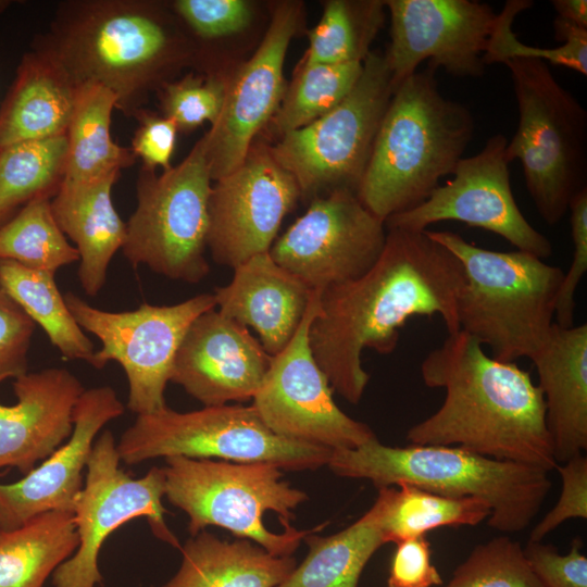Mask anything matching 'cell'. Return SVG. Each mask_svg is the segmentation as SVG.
Here are the masks:
<instances>
[{
    "label": "cell",
    "instance_id": "603a6c76",
    "mask_svg": "<svg viewBox=\"0 0 587 587\" xmlns=\"http://www.w3.org/2000/svg\"><path fill=\"white\" fill-rule=\"evenodd\" d=\"M312 291L279 266L268 251L236 266L230 283L216 287L213 295L217 310L241 325L252 327L265 351L273 357L296 334Z\"/></svg>",
    "mask_w": 587,
    "mask_h": 587
},
{
    "label": "cell",
    "instance_id": "4316f807",
    "mask_svg": "<svg viewBox=\"0 0 587 587\" xmlns=\"http://www.w3.org/2000/svg\"><path fill=\"white\" fill-rule=\"evenodd\" d=\"M180 550V567L162 587H276L297 566L291 555H272L248 539L223 541L207 530Z\"/></svg>",
    "mask_w": 587,
    "mask_h": 587
},
{
    "label": "cell",
    "instance_id": "836d02e7",
    "mask_svg": "<svg viewBox=\"0 0 587 587\" xmlns=\"http://www.w3.org/2000/svg\"><path fill=\"white\" fill-rule=\"evenodd\" d=\"M384 1L326 2L317 25L309 33L305 64L364 61L385 20Z\"/></svg>",
    "mask_w": 587,
    "mask_h": 587
},
{
    "label": "cell",
    "instance_id": "ffe728a7",
    "mask_svg": "<svg viewBox=\"0 0 587 587\" xmlns=\"http://www.w3.org/2000/svg\"><path fill=\"white\" fill-rule=\"evenodd\" d=\"M215 309L189 326L170 380L204 407L253 399L272 358L246 326Z\"/></svg>",
    "mask_w": 587,
    "mask_h": 587
},
{
    "label": "cell",
    "instance_id": "bcb514c9",
    "mask_svg": "<svg viewBox=\"0 0 587 587\" xmlns=\"http://www.w3.org/2000/svg\"><path fill=\"white\" fill-rule=\"evenodd\" d=\"M135 116L139 126L132 141V151L136 158L141 159L143 168L154 171L162 167L171 168L177 126L168 117L139 110Z\"/></svg>",
    "mask_w": 587,
    "mask_h": 587
},
{
    "label": "cell",
    "instance_id": "4dcf8cb0",
    "mask_svg": "<svg viewBox=\"0 0 587 587\" xmlns=\"http://www.w3.org/2000/svg\"><path fill=\"white\" fill-rule=\"evenodd\" d=\"M378 488L380 528L385 544L425 535L446 526H475L490 515L489 505L475 497H450L412 485Z\"/></svg>",
    "mask_w": 587,
    "mask_h": 587
},
{
    "label": "cell",
    "instance_id": "7c38bea8",
    "mask_svg": "<svg viewBox=\"0 0 587 587\" xmlns=\"http://www.w3.org/2000/svg\"><path fill=\"white\" fill-rule=\"evenodd\" d=\"M64 300L82 329L101 341L88 364L101 370L115 361L123 367L129 386L126 407L137 415L167 407L164 391L182 340L198 316L216 308L213 294L123 312L95 308L71 291Z\"/></svg>",
    "mask_w": 587,
    "mask_h": 587
},
{
    "label": "cell",
    "instance_id": "cb8c5ba5",
    "mask_svg": "<svg viewBox=\"0 0 587 587\" xmlns=\"http://www.w3.org/2000/svg\"><path fill=\"white\" fill-rule=\"evenodd\" d=\"M546 405V423L557 463L587 449V325L553 324L530 359Z\"/></svg>",
    "mask_w": 587,
    "mask_h": 587
},
{
    "label": "cell",
    "instance_id": "ba28073f",
    "mask_svg": "<svg viewBox=\"0 0 587 587\" xmlns=\"http://www.w3.org/2000/svg\"><path fill=\"white\" fill-rule=\"evenodd\" d=\"M519 109L517 129L508 141L509 163L520 160L526 188L537 212L558 224L572 198L586 188L587 112L536 59L504 63Z\"/></svg>",
    "mask_w": 587,
    "mask_h": 587
},
{
    "label": "cell",
    "instance_id": "7dc6e473",
    "mask_svg": "<svg viewBox=\"0 0 587 587\" xmlns=\"http://www.w3.org/2000/svg\"><path fill=\"white\" fill-rule=\"evenodd\" d=\"M559 18L587 28V1L586 0H553L551 1Z\"/></svg>",
    "mask_w": 587,
    "mask_h": 587
},
{
    "label": "cell",
    "instance_id": "f35d334b",
    "mask_svg": "<svg viewBox=\"0 0 587 587\" xmlns=\"http://www.w3.org/2000/svg\"><path fill=\"white\" fill-rule=\"evenodd\" d=\"M228 79L189 74L164 85L162 108L177 129L191 130L209 122L213 125L221 115Z\"/></svg>",
    "mask_w": 587,
    "mask_h": 587
},
{
    "label": "cell",
    "instance_id": "5b68a950",
    "mask_svg": "<svg viewBox=\"0 0 587 587\" xmlns=\"http://www.w3.org/2000/svg\"><path fill=\"white\" fill-rule=\"evenodd\" d=\"M426 233L461 263L460 330L488 346L499 361L532 359L554 324L564 272L526 251L485 249L448 230Z\"/></svg>",
    "mask_w": 587,
    "mask_h": 587
},
{
    "label": "cell",
    "instance_id": "ac0fdd59",
    "mask_svg": "<svg viewBox=\"0 0 587 587\" xmlns=\"http://www.w3.org/2000/svg\"><path fill=\"white\" fill-rule=\"evenodd\" d=\"M390 45L385 54L396 89L420 64L455 77L484 75L483 55L497 13L472 0H388Z\"/></svg>",
    "mask_w": 587,
    "mask_h": 587
},
{
    "label": "cell",
    "instance_id": "d4e9b609",
    "mask_svg": "<svg viewBox=\"0 0 587 587\" xmlns=\"http://www.w3.org/2000/svg\"><path fill=\"white\" fill-rule=\"evenodd\" d=\"M118 174L79 185H60L51 200L58 226L76 245L78 278L88 296H97L103 287L110 262L126 238V223L111 196Z\"/></svg>",
    "mask_w": 587,
    "mask_h": 587
},
{
    "label": "cell",
    "instance_id": "2e32d148",
    "mask_svg": "<svg viewBox=\"0 0 587 587\" xmlns=\"http://www.w3.org/2000/svg\"><path fill=\"white\" fill-rule=\"evenodd\" d=\"M507 143L502 134L491 136L478 153L458 162L452 179L420 205L388 217L385 225L425 232L439 222H461L501 236L516 250L550 257V240L525 218L512 193Z\"/></svg>",
    "mask_w": 587,
    "mask_h": 587
},
{
    "label": "cell",
    "instance_id": "52a82bcc",
    "mask_svg": "<svg viewBox=\"0 0 587 587\" xmlns=\"http://www.w3.org/2000/svg\"><path fill=\"white\" fill-rule=\"evenodd\" d=\"M165 497L189 517L191 536L215 525L252 540L275 557H289L308 535L290 525L304 491L282 482L270 463H229L182 455L165 458Z\"/></svg>",
    "mask_w": 587,
    "mask_h": 587
},
{
    "label": "cell",
    "instance_id": "b9f144b4",
    "mask_svg": "<svg viewBox=\"0 0 587 587\" xmlns=\"http://www.w3.org/2000/svg\"><path fill=\"white\" fill-rule=\"evenodd\" d=\"M555 470L560 473L562 489L553 508L545 514L529 534L528 541H541L565 521L587 519V458L577 454Z\"/></svg>",
    "mask_w": 587,
    "mask_h": 587
},
{
    "label": "cell",
    "instance_id": "7a4b0ae2",
    "mask_svg": "<svg viewBox=\"0 0 587 587\" xmlns=\"http://www.w3.org/2000/svg\"><path fill=\"white\" fill-rule=\"evenodd\" d=\"M429 388H442L441 405L407 433L410 445L457 446L488 458L550 472L555 469L542 392L515 362L488 355L459 330L448 334L421 364Z\"/></svg>",
    "mask_w": 587,
    "mask_h": 587
},
{
    "label": "cell",
    "instance_id": "6da1fadb",
    "mask_svg": "<svg viewBox=\"0 0 587 587\" xmlns=\"http://www.w3.org/2000/svg\"><path fill=\"white\" fill-rule=\"evenodd\" d=\"M462 284L457 257L426 230L388 228L382 253L365 273L322 291L310 325V348L333 391L359 403L370 380L363 351L391 353L414 316L437 315L448 334L459 332Z\"/></svg>",
    "mask_w": 587,
    "mask_h": 587
},
{
    "label": "cell",
    "instance_id": "277c9868",
    "mask_svg": "<svg viewBox=\"0 0 587 587\" xmlns=\"http://www.w3.org/2000/svg\"><path fill=\"white\" fill-rule=\"evenodd\" d=\"M338 476L364 478L377 488L412 485L450 497H475L490 508L487 524L519 533L540 511L552 482L547 471L480 455L457 446L389 447L374 438L354 449L332 450Z\"/></svg>",
    "mask_w": 587,
    "mask_h": 587
},
{
    "label": "cell",
    "instance_id": "5bb4252c",
    "mask_svg": "<svg viewBox=\"0 0 587 587\" xmlns=\"http://www.w3.org/2000/svg\"><path fill=\"white\" fill-rule=\"evenodd\" d=\"M323 290H313L302 322L288 345L271 358L252 407L277 436L335 449H354L376 438L364 423L344 413L309 344Z\"/></svg>",
    "mask_w": 587,
    "mask_h": 587
},
{
    "label": "cell",
    "instance_id": "9a60e30c",
    "mask_svg": "<svg viewBox=\"0 0 587 587\" xmlns=\"http://www.w3.org/2000/svg\"><path fill=\"white\" fill-rule=\"evenodd\" d=\"M385 223L347 189L314 198L271 249L273 260L311 290L354 279L378 259Z\"/></svg>",
    "mask_w": 587,
    "mask_h": 587
},
{
    "label": "cell",
    "instance_id": "8d00e7d4",
    "mask_svg": "<svg viewBox=\"0 0 587 587\" xmlns=\"http://www.w3.org/2000/svg\"><path fill=\"white\" fill-rule=\"evenodd\" d=\"M529 0H508L497 17L483 55L485 65L505 63L513 59H536L564 66L587 75V28L565 22L553 21L555 38L563 43L553 48H537L521 42L512 26L516 15L533 5Z\"/></svg>",
    "mask_w": 587,
    "mask_h": 587
},
{
    "label": "cell",
    "instance_id": "d6a6232c",
    "mask_svg": "<svg viewBox=\"0 0 587 587\" xmlns=\"http://www.w3.org/2000/svg\"><path fill=\"white\" fill-rule=\"evenodd\" d=\"M66 134L0 148V222L34 198H53L62 183Z\"/></svg>",
    "mask_w": 587,
    "mask_h": 587
},
{
    "label": "cell",
    "instance_id": "f1b7e54d",
    "mask_svg": "<svg viewBox=\"0 0 587 587\" xmlns=\"http://www.w3.org/2000/svg\"><path fill=\"white\" fill-rule=\"evenodd\" d=\"M78 545L72 511H49L0 530V587H42Z\"/></svg>",
    "mask_w": 587,
    "mask_h": 587
},
{
    "label": "cell",
    "instance_id": "83f0119b",
    "mask_svg": "<svg viewBox=\"0 0 587 587\" xmlns=\"http://www.w3.org/2000/svg\"><path fill=\"white\" fill-rule=\"evenodd\" d=\"M117 98L107 87L85 83L76 88L66 132L67 152L61 185H79L130 166L136 157L111 136V115Z\"/></svg>",
    "mask_w": 587,
    "mask_h": 587
},
{
    "label": "cell",
    "instance_id": "c3c4849f",
    "mask_svg": "<svg viewBox=\"0 0 587 587\" xmlns=\"http://www.w3.org/2000/svg\"><path fill=\"white\" fill-rule=\"evenodd\" d=\"M8 1H0V11H2L8 5Z\"/></svg>",
    "mask_w": 587,
    "mask_h": 587
},
{
    "label": "cell",
    "instance_id": "d6986e66",
    "mask_svg": "<svg viewBox=\"0 0 587 587\" xmlns=\"http://www.w3.org/2000/svg\"><path fill=\"white\" fill-rule=\"evenodd\" d=\"M300 17V4H278L255 53L228 79L221 115L204 135L212 179L243 162L258 132L277 112L286 91L285 55Z\"/></svg>",
    "mask_w": 587,
    "mask_h": 587
},
{
    "label": "cell",
    "instance_id": "7402d4cb",
    "mask_svg": "<svg viewBox=\"0 0 587 587\" xmlns=\"http://www.w3.org/2000/svg\"><path fill=\"white\" fill-rule=\"evenodd\" d=\"M13 390L17 402L0 403V469L24 476L68 439L85 388L68 370L49 367L17 376Z\"/></svg>",
    "mask_w": 587,
    "mask_h": 587
},
{
    "label": "cell",
    "instance_id": "ab89813d",
    "mask_svg": "<svg viewBox=\"0 0 587 587\" xmlns=\"http://www.w3.org/2000/svg\"><path fill=\"white\" fill-rule=\"evenodd\" d=\"M573 257L558 294L554 323L562 327L574 325L575 295L587 271V188L579 190L569 205Z\"/></svg>",
    "mask_w": 587,
    "mask_h": 587
},
{
    "label": "cell",
    "instance_id": "9c48e42d",
    "mask_svg": "<svg viewBox=\"0 0 587 587\" xmlns=\"http://www.w3.org/2000/svg\"><path fill=\"white\" fill-rule=\"evenodd\" d=\"M116 449L129 465L159 457L270 463L288 471L327 465L332 449L274 434L252 405L204 407L177 412L168 407L137 415Z\"/></svg>",
    "mask_w": 587,
    "mask_h": 587
},
{
    "label": "cell",
    "instance_id": "f546056e",
    "mask_svg": "<svg viewBox=\"0 0 587 587\" xmlns=\"http://www.w3.org/2000/svg\"><path fill=\"white\" fill-rule=\"evenodd\" d=\"M312 534L304 538L309 546L304 561L276 587H358L366 563L385 545L376 502L337 534L327 537Z\"/></svg>",
    "mask_w": 587,
    "mask_h": 587
},
{
    "label": "cell",
    "instance_id": "1f68e13d",
    "mask_svg": "<svg viewBox=\"0 0 587 587\" xmlns=\"http://www.w3.org/2000/svg\"><path fill=\"white\" fill-rule=\"evenodd\" d=\"M0 287L47 334L68 360L90 362L95 347L71 314L54 274L0 260Z\"/></svg>",
    "mask_w": 587,
    "mask_h": 587
},
{
    "label": "cell",
    "instance_id": "e0dca14e",
    "mask_svg": "<svg viewBox=\"0 0 587 587\" xmlns=\"http://www.w3.org/2000/svg\"><path fill=\"white\" fill-rule=\"evenodd\" d=\"M215 182L209 203L208 247L216 263L234 270L270 251L301 192L294 176L263 143H252L243 162Z\"/></svg>",
    "mask_w": 587,
    "mask_h": 587
},
{
    "label": "cell",
    "instance_id": "4fadbf2b",
    "mask_svg": "<svg viewBox=\"0 0 587 587\" xmlns=\"http://www.w3.org/2000/svg\"><path fill=\"white\" fill-rule=\"evenodd\" d=\"M120 461L113 434L102 432L93 444L84 486L72 510L79 545L53 572V587L102 584L98 557L103 542L120 526L136 517L145 516L157 538L182 548L164 520L167 513L162 503L164 469L152 466L146 475L133 478L120 467Z\"/></svg>",
    "mask_w": 587,
    "mask_h": 587
},
{
    "label": "cell",
    "instance_id": "e575fe53",
    "mask_svg": "<svg viewBox=\"0 0 587 587\" xmlns=\"http://www.w3.org/2000/svg\"><path fill=\"white\" fill-rule=\"evenodd\" d=\"M51 200L47 196L32 199L0 226V260L51 274L79 261L78 251L55 222Z\"/></svg>",
    "mask_w": 587,
    "mask_h": 587
},
{
    "label": "cell",
    "instance_id": "484cf974",
    "mask_svg": "<svg viewBox=\"0 0 587 587\" xmlns=\"http://www.w3.org/2000/svg\"><path fill=\"white\" fill-rule=\"evenodd\" d=\"M76 88L45 51L26 53L0 108V148L66 134Z\"/></svg>",
    "mask_w": 587,
    "mask_h": 587
},
{
    "label": "cell",
    "instance_id": "8fae6325",
    "mask_svg": "<svg viewBox=\"0 0 587 587\" xmlns=\"http://www.w3.org/2000/svg\"><path fill=\"white\" fill-rule=\"evenodd\" d=\"M394 91L385 54L370 52L358 82L340 103L270 147L277 163L294 176L301 196L321 189L357 193Z\"/></svg>",
    "mask_w": 587,
    "mask_h": 587
},
{
    "label": "cell",
    "instance_id": "44dd1931",
    "mask_svg": "<svg viewBox=\"0 0 587 587\" xmlns=\"http://www.w3.org/2000/svg\"><path fill=\"white\" fill-rule=\"evenodd\" d=\"M124 410L112 387L85 389L73 411L68 439L20 480L0 483V530L17 528L49 511H72L96 436Z\"/></svg>",
    "mask_w": 587,
    "mask_h": 587
},
{
    "label": "cell",
    "instance_id": "ee69618b",
    "mask_svg": "<svg viewBox=\"0 0 587 587\" xmlns=\"http://www.w3.org/2000/svg\"><path fill=\"white\" fill-rule=\"evenodd\" d=\"M36 324L0 287V383L27 372Z\"/></svg>",
    "mask_w": 587,
    "mask_h": 587
},
{
    "label": "cell",
    "instance_id": "d590c367",
    "mask_svg": "<svg viewBox=\"0 0 587 587\" xmlns=\"http://www.w3.org/2000/svg\"><path fill=\"white\" fill-rule=\"evenodd\" d=\"M362 70L363 61L302 63L272 118L275 130L283 136L329 112L351 91Z\"/></svg>",
    "mask_w": 587,
    "mask_h": 587
},
{
    "label": "cell",
    "instance_id": "8992f818",
    "mask_svg": "<svg viewBox=\"0 0 587 587\" xmlns=\"http://www.w3.org/2000/svg\"><path fill=\"white\" fill-rule=\"evenodd\" d=\"M40 50L75 86L110 89L127 115L140 109L149 89L175 59V41L150 4L138 1L74 3L55 23Z\"/></svg>",
    "mask_w": 587,
    "mask_h": 587
},
{
    "label": "cell",
    "instance_id": "3957f363",
    "mask_svg": "<svg viewBox=\"0 0 587 587\" xmlns=\"http://www.w3.org/2000/svg\"><path fill=\"white\" fill-rule=\"evenodd\" d=\"M432 66L394 91L357 196L384 223L424 202L453 173L474 134L462 103L444 97Z\"/></svg>",
    "mask_w": 587,
    "mask_h": 587
},
{
    "label": "cell",
    "instance_id": "74e56055",
    "mask_svg": "<svg viewBox=\"0 0 587 587\" xmlns=\"http://www.w3.org/2000/svg\"><path fill=\"white\" fill-rule=\"evenodd\" d=\"M444 587H544L509 536L477 545Z\"/></svg>",
    "mask_w": 587,
    "mask_h": 587
},
{
    "label": "cell",
    "instance_id": "f6af8a7d",
    "mask_svg": "<svg viewBox=\"0 0 587 587\" xmlns=\"http://www.w3.org/2000/svg\"><path fill=\"white\" fill-rule=\"evenodd\" d=\"M387 587H432L442 585L437 567L430 561V545L425 535L396 544Z\"/></svg>",
    "mask_w": 587,
    "mask_h": 587
},
{
    "label": "cell",
    "instance_id": "30bf717a",
    "mask_svg": "<svg viewBox=\"0 0 587 587\" xmlns=\"http://www.w3.org/2000/svg\"><path fill=\"white\" fill-rule=\"evenodd\" d=\"M211 173L203 136L177 166L157 175L142 167L137 207L126 223L123 254L167 278L189 284L209 273Z\"/></svg>",
    "mask_w": 587,
    "mask_h": 587
},
{
    "label": "cell",
    "instance_id": "60d3db41",
    "mask_svg": "<svg viewBox=\"0 0 587 587\" xmlns=\"http://www.w3.org/2000/svg\"><path fill=\"white\" fill-rule=\"evenodd\" d=\"M176 12L201 37L216 38L241 32L252 11L243 0H178Z\"/></svg>",
    "mask_w": 587,
    "mask_h": 587
},
{
    "label": "cell",
    "instance_id": "7bdbcfd3",
    "mask_svg": "<svg viewBox=\"0 0 587 587\" xmlns=\"http://www.w3.org/2000/svg\"><path fill=\"white\" fill-rule=\"evenodd\" d=\"M582 542L573 539L569 553L542 541H528L523 548L525 558L544 587H587V558L580 552Z\"/></svg>",
    "mask_w": 587,
    "mask_h": 587
}]
</instances>
